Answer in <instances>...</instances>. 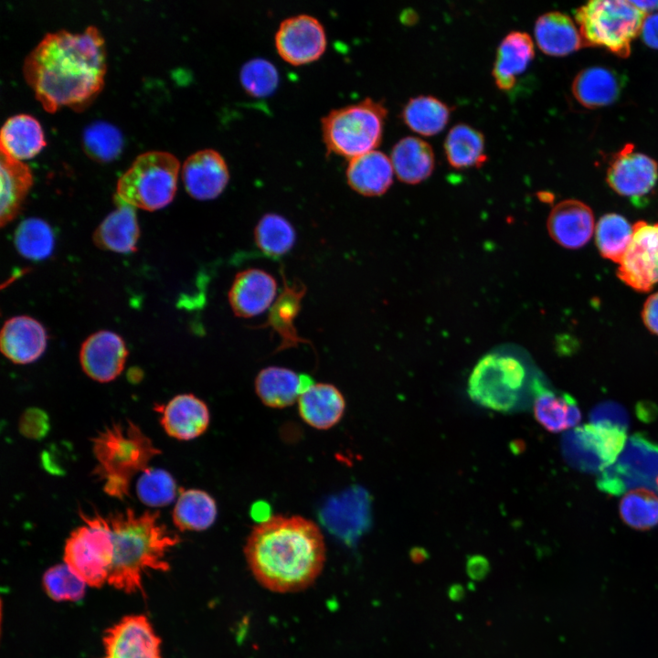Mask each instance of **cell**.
<instances>
[{"label":"cell","mask_w":658,"mask_h":658,"mask_svg":"<svg viewBox=\"0 0 658 658\" xmlns=\"http://www.w3.org/2000/svg\"><path fill=\"white\" fill-rule=\"evenodd\" d=\"M105 51L104 39L94 26L80 33L49 32L26 57L23 74L47 111L61 106L81 110L102 88Z\"/></svg>","instance_id":"6da1fadb"},{"label":"cell","mask_w":658,"mask_h":658,"mask_svg":"<svg viewBox=\"0 0 658 658\" xmlns=\"http://www.w3.org/2000/svg\"><path fill=\"white\" fill-rule=\"evenodd\" d=\"M244 555L256 580L272 592H297L321 574L326 557L318 525L300 515H274L249 533Z\"/></svg>","instance_id":"7a4b0ae2"},{"label":"cell","mask_w":658,"mask_h":658,"mask_svg":"<svg viewBox=\"0 0 658 658\" xmlns=\"http://www.w3.org/2000/svg\"><path fill=\"white\" fill-rule=\"evenodd\" d=\"M105 517L113 542L108 583L125 593H143V574L149 570H169L166 553L179 543V536L160 521L157 511L138 515L127 508Z\"/></svg>","instance_id":"3957f363"},{"label":"cell","mask_w":658,"mask_h":658,"mask_svg":"<svg viewBox=\"0 0 658 658\" xmlns=\"http://www.w3.org/2000/svg\"><path fill=\"white\" fill-rule=\"evenodd\" d=\"M96 460L93 473L102 482L110 496L129 495L132 478L147 469L149 462L161 451L133 421H118L105 427L92 439Z\"/></svg>","instance_id":"277c9868"},{"label":"cell","mask_w":658,"mask_h":658,"mask_svg":"<svg viewBox=\"0 0 658 658\" xmlns=\"http://www.w3.org/2000/svg\"><path fill=\"white\" fill-rule=\"evenodd\" d=\"M387 114L384 103L371 98L330 111L321 120L327 153L351 160L375 150L381 143Z\"/></svg>","instance_id":"5b68a950"},{"label":"cell","mask_w":658,"mask_h":658,"mask_svg":"<svg viewBox=\"0 0 658 658\" xmlns=\"http://www.w3.org/2000/svg\"><path fill=\"white\" fill-rule=\"evenodd\" d=\"M645 16L625 0L589 1L575 12L584 46L604 48L621 58L629 57Z\"/></svg>","instance_id":"8992f818"},{"label":"cell","mask_w":658,"mask_h":658,"mask_svg":"<svg viewBox=\"0 0 658 658\" xmlns=\"http://www.w3.org/2000/svg\"><path fill=\"white\" fill-rule=\"evenodd\" d=\"M179 166L178 159L171 153L144 152L119 177L115 197L133 207L160 209L174 198Z\"/></svg>","instance_id":"52a82bcc"},{"label":"cell","mask_w":658,"mask_h":658,"mask_svg":"<svg viewBox=\"0 0 658 658\" xmlns=\"http://www.w3.org/2000/svg\"><path fill=\"white\" fill-rule=\"evenodd\" d=\"M526 370L516 357L503 353L483 356L468 379V394L475 403L495 411L519 408Z\"/></svg>","instance_id":"ba28073f"},{"label":"cell","mask_w":658,"mask_h":658,"mask_svg":"<svg viewBox=\"0 0 658 658\" xmlns=\"http://www.w3.org/2000/svg\"><path fill=\"white\" fill-rule=\"evenodd\" d=\"M80 516L85 524L67 538L64 563L86 585L101 588L108 582L113 559L111 531L106 517L97 513Z\"/></svg>","instance_id":"9c48e42d"},{"label":"cell","mask_w":658,"mask_h":658,"mask_svg":"<svg viewBox=\"0 0 658 658\" xmlns=\"http://www.w3.org/2000/svg\"><path fill=\"white\" fill-rule=\"evenodd\" d=\"M658 477V441L643 433L633 434L616 462L600 472L598 487L611 495L626 490L654 487Z\"/></svg>","instance_id":"30bf717a"},{"label":"cell","mask_w":658,"mask_h":658,"mask_svg":"<svg viewBox=\"0 0 658 658\" xmlns=\"http://www.w3.org/2000/svg\"><path fill=\"white\" fill-rule=\"evenodd\" d=\"M626 440L625 430L589 423L567 432L561 448L564 458L571 466L596 472L616 462Z\"/></svg>","instance_id":"8fae6325"},{"label":"cell","mask_w":658,"mask_h":658,"mask_svg":"<svg viewBox=\"0 0 658 658\" xmlns=\"http://www.w3.org/2000/svg\"><path fill=\"white\" fill-rule=\"evenodd\" d=\"M626 285L640 292L658 283V223L639 220L616 272Z\"/></svg>","instance_id":"7c38bea8"},{"label":"cell","mask_w":658,"mask_h":658,"mask_svg":"<svg viewBox=\"0 0 658 658\" xmlns=\"http://www.w3.org/2000/svg\"><path fill=\"white\" fill-rule=\"evenodd\" d=\"M606 179L617 194L629 198L635 206H642L656 185L658 164L627 143L610 161Z\"/></svg>","instance_id":"4fadbf2b"},{"label":"cell","mask_w":658,"mask_h":658,"mask_svg":"<svg viewBox=\"0 0 658 658\" xmlns=\"http://www.w3.org/2000/svg\"><path fill=\"white\" fill-rule=\"evenodd\" d=\"M326 45L324 26L316 17L306 14L287 17L275 34L277 52L282 59L296 66L318 59Z\"/></svg>","instance_id":"5bb4252c"},{"label":"cell","mask_w":658,"mask_h":658,"mask_svg":"<svg viewBox=\"0 0 658 658\" xmlns=\"http://www.w3.org/2000/svg\"><path fill=\"white\" fill-rule=\"evenodd\" d=\"M103 658H163L161 639L145 615H127L103 634Z\"/></svg>","instance_id":"9a60e30c"},{"label":"cell","mask_w":658,"mask_h":658,"mask_svg":"<svg viewBox=\"0 0 658 658\" xmlns=\"http://www.w3.org/2000/svg\"><path fill=\"white\" fill-rule=\"evenodd\" d=\"M127 356L123 339L113 332L104 330L92 334L83 342L80 361L89 377L106 383L122 373Z\"/></svg>","instance_id":"2e32d148"},{"label":"cell","mask_w":658,"mask_h":658,"mask_svg":"<svg viewBox=\"0 0 658 658\" xmlns=\"http://www.w3.org/2000/svg\"><path fill=\"white\" fill-rule=\"evenodd\" d=\"M182 180L187 193L198 200L218 196L229 180L224 157L214 149H202L190 154L182 167Z\"/></svg>","instance_id":"e0dca14e"},{"label":"cell","mask_w":658,"mask_h":658,"mask_svg":"<svg viewBox=\"0 0 658 658\" xmlns=\"http://www.w3.org/2000/svg\"><path fill=\"white\" fill-rule=\"evenodd\" d=\"M277 294V281L260 269L239 272L228 291V302L236 316L250 318L271 307Z\"/></svg>","instance_id":"ac0fdd59"},{"label":"cell","mask_w":658,"mask_h":658,"mask_svg":"<svg viewBox=\"0 0 658 658\" xmlns=\"http://www.w3.org/2000/svg\"><path fill=\"white\" fill-rule=\"evenodd\" d=\"M549 236L566 249H579L587 244L594 231L591 208L577 199L557 203L547 218Z\"/></svg>","instance_id":"d6986e66"},{"label":"cell","mask_w":658,"mask_h":658,"mask_svg":"<svg viewBox=\"0 0 658 658\" xmlns=\"http://www.w3.org/2000/svg\"><path fill=\"white\" fill-rule=\"evenodd\" d=\"M155 410L161 413L164 431L179 440L199 437L207 430L210 421L207 404L193 394L177 395Z\"/></svg>","instance_id":"ffe728a7"},{"label":"cell","mask_w":658,"mask_h":658,"mask_svg":"<svg viewBox=\"0 0 658 658\" xmlns=\"http://www.w3.org/2000/svg\"><path fill=\"white\" fill-rule=\"evenodd\" d=\"M47 346V333L36 319L15 316L3 325L0 335L2 354L10 361L26 365L38 359Z\"/></svg>","instance_id":"44dd1931"},{"label":"cell","mask_w":658,"mask_h":658,"mask_svg":"<svg viewBox=\"0 0 658 658\" xmlns=\"http://www.w3.org/2000/svg\"><path fill=\"white\" fill-rule=\"evenodd\" d=\"M530 387L534 397L535 418L546 430L560 432L579 423L581 412L570 395L554 392L538 378L533 379Z\"/></svg>","instance_id":"7402d4cb"},{"label":"cell","mask_w":658,"mask_h":658,"mask_svg":"<svg viewBox=\"0 0 658 658\" xmlns=\"http://www.w3.org/2000/svg\"><path fill=\"white\" fill-rule=\"evenodd\" d=\"M313 384L308 375H298L285 367L268 366L257 375L255 390L264 405L282 409L292 405Z\"/></svg>","instance_id":"603a6c76"},{"label":"cell","mask_w":658,"mask_h":658,"mask_svg":"<svg viewBox=\"0 0 658 658\" xmlns=\"http://www.w3.org/2000/svg\"><path fill=\"white\" fill-rule=\"evenodd\" d=\"M394 168L387 154L373 150L352 158L346 168V180L350 187L366 196H380L393 182Z\"/></svg>","instance_id":"cb8c5ba5"},{"label":"cell","mask_w":658,"mask_h":658,"mask_svg":"<svg viewBox=\"0 0 658 658\" xmlns=\"http://www.w3.org/2000/svg\"><path fill=\"white\" fill-rule=\"evenodd\" d=\"M298 409L305 423L317 430H328L342 419L345 401L334 385L316 383L300 395Z\"/></svg>","instance_id":"d4e9b609"},{"label":"cell","mask_w":658,"mask_h":658,"mask_svg":"<svg viewBox=\"0 0 658 658\" xmlns=\"http://www.w3.org/2000/svg\"><path fill=\"white\" fill-rule=\"evenodd\" d=\"M534 56V42L527 33L514 30L505 35L498 45L492 70L497 87L511 90Z\"/></svg>","instance_id":"484cf974"},{"label":"cell","mask_w":658,"mask_h":658,"mask_svg":"<svg viewBox=\"0 0 658 658\" xmlns=\"http://www.w3.org/2000/svg\"><path fill=\"white\" fill-rule=\"evenodd\" d=\"M116 199L118 207L110 213L96 228L93 240L97 247L117 252L136 250L140 228L135 207Z\"/></svg>","instance_id":"4316f807"},{"label":"cell","mask_w":658,"mask_h":658,"mask_svg":"<svg viewBox=\"0 0 658 658\" xmlns=\"http://www.w3.org/2000/svg\"><path fill=\"white\" fill-rule=\"evenodd\" d=\"M534 32L538 48L550 56H566L584 47L573 20L558 11H550L538 16Z\"/></svg>","instance_id":"83f0119b"},{"label":"cell","mask_w":658,"mask_h":658,"mask_svg":"<svg viewBox=\"0 0 658 658\" xmlns=\"http://www.w3.org/2000/svg\"><path fill=\"white\" fill-rule=\"evenodd\" d=\"M622 87L621 76L604 67H589L579 71L571 85L572 94L579 104L596 109L614 102Z\"/></svg>","instance_id":"f1b7e54d"},{"label":"cell","mask_w":658,"mask_h":658,"mask_svg":"<svg viewBox=\"0 0 658 658\" xmlns=\"http://www.w3.org/2000/svg\"><path fill=\"white\" fill-rule=\"evenodd\" d=\"M390 160L397 177L407 184H418L428 178L435 165L430 144L416 136L398 140L391 150Z\"/></svg>","instance_id":"f546056e"},{"label":"cell","mask_w":658,"mask_h":658,"mask_svg":"<svg viewBox=\"0 0 658 658\" xmlns=\"http://www.w3.org/2000/svg\"><path fill=\"white\" fill-rule=\"evenodd\" d=\"M0 178V222L4 227L18 214L33 184V175L27 164L1 153Z\"/></svg>","instance_id":"4dcf8cb0"},{"label":"cell","mask_w":658,"mask_h":658,"mask_svg":"<svg viewBox=\"0 0 658 658\" xmlns=\"http://www.w3.org/2000/svg\"><path fill=\"white\" fill-rule=\"evenodd\" d=\"M45 145L42 128L30 114L10 116L0 132L1 153L13 158L27 159L37 154Z\"/></svg>","instance_id":"1f68e13d"},{"label":"cell","mask_w":658,"mask_h":658,"mask_svg":"<svg viewBox=\"0 0 658 658\" xmlns=\"http://www.w3.org/2000/svg\"><path fill=\"white\" fill-rule=\"evenodd\" d=\"M283 291L271 307L267 324L281 337L278 350L307 343L300 337L294 326V321L300 312L301 302L305 293V286L298 281L289 285L283 278Z\"/></svg>","instance_id":"d6a6232c"},{"label":"cell","mask_w":658,"mask_h":658,"mask_svg":"<svg viewBox=\"0 0 658 658\" xmlns=\"http://www.w3.org/2000/svg\"><path fill=\"white\" fill-rule=\"evenodd\" d=\"M218 514L214 498L205 491H182L174 508L173 523L180 531H203L216 521Z\"/></svg>","instance_id":"836d02e7"},{"label":"cell","mask_w":658,"mask_h":658,"mask_svg":"<svg viewBox=\"0 0 658 658\" xmlns=\"http://www.w3.org/2000/svg\"><path fill=\"white\" fill-rule=\"evenodd\" d=\"M444 151L454 168L479 167L487 161L483 134L467 123H457L449 130Z\"/></svg>","instance_id":"e575fe53"},{"label":"cell","mask_w":658,"mask_h":658,"mask_svg":"<svg viewBox=\"0 0 658 658\" xmlns=\"http://www.w3.org/2000/svg\"><path fill=\"white\" fill-rule=\"evenodd\" d=\"M451 108L431 95L410 98L401 112L403 122L414 132L422 135H433L448 123Z\"/></svg>","instance_id":"d590c367"},{"label":"cell","mask_w":658,"mask_h":658,"mask_svg":"<svg viewBox=\"0 0 658 658\" xmlns=\"http://www.w3.org/2000/svg\"><path fill=\"white\" fill-rule=\"evenodd\" d=\"M255 243L260 251L271 259H279L293 247L296 233L292 225L282 216L275 213L265 214L258 222Z\"/></svg>","instance_id":"8d00e7d4"},{"label":"cell","mask_w":658,"mask_h":658,"mask_svg":"<svg viewBox=\"0 0 658 658\" xmlns=\"http://www.w3.org/2000/svg\"><path fill=\"white\" fill-rule=\"evenodd\" d=\"M632 237V226L616 213L603 215L596 225L595 240L600 255L620 263Z\"/></svg>","instance_id":"74e56055"},{"label":"cell","mask_w":658,"mask_h":658,"mask_svg":"<svg viewBox=\"0 0 658 658\" xmlns=\"http://www.w3.org/2000/svg\"><path fill=\"white\" fill-rule=\"evenodd\" d=\"M14 242L16 249L23 257L42 260L51 255L55 239L50 226L46 221L30 218L18 225Z\"/></svg>","instance_id":"f35d334b"},{"label":"cell","mask_w":658,"mask_h":658,"mask_svg":"<svg viewBox=\"0 0 658 658\" xmlns=\"http://www.w3.org/2000/svg\"><path fill=\"white\" fill-rule=\"evenodd\" d=\"M622 521L637 530H647L658 525V496L647 488L628 492L620 503Z\"/></svg>","instance_id":"ab89813d"},{"label":"cell","mask_w":658,"mask_h":658,"mask_svg":"<svg viewBox=\"0 0 658 658\" xmlns=\"http://www.w3.org/2000/svg\"><path fill=\"white\" fill-rule=\"evenodd\" d=\"M82 143L85 152L92 159L107 162L120 154L123 139L116 126L104 121H96L83 130Z\"/></svg>","instance_id":"60d3db41"},{"label":"cell","mask_w":658,"mask_h":658,"mask_svg":"<svg viewBox=\"0 0 658 658\" xmlns=\"http://www.w3.org/2000/svg\"><path fill=\"white\" fill-rule=\"evenodd\" d=\"M176 493L175 479L163 469H145L136 483L138 498L151 507H162L171 504Z\"/></svg>","instance_id":"b9f144b4"},{"label":"cell","mask_w":658,"mask_h":658,"mask_svg":"<svg viewBox=\"0 0 658 658\" xmlns=\"http://www.w3.org/2000/svg\"><path fill=\"white\" fill-rule=\"evenodd\" d=\"M43 586L53 600L78 601L83 598L87 585L64 563L55 565L44 573Z\"/></svg>","instance_id":"7bdbcfd3"},{"label":"cell","mask_w":658,"mask_h":658,"mask_svg":"<svg viewBox=\"0 0 658 658\" xmlns=\"http://www.w3.org/2000/svg\"><path fill=\"white\" fill-rule=\"evenodd\" d=\"M239 77L244 90L254 97L271 94L279 82L276 67L262 58H254L243 64Z\"/></svg>","instance_id":"ee69618b"},{"label":"cell","mask_w":658,"mask_h":658,"mask_svg":"<svg viewBox=\"0 0 658 658\" xmlns=\"http://www.w3.org/2000/svg\"><path fill=\"white\" fill-rule=\"evenodd\" d=\"M590 423L627 430L629 418L625 409L614 402H604L595 407L589 415Z\"/></svg>","instance_id":"f6af8a7d"},{"label":"cell","mask_w":658,"mask_h":658,"mask_svg":"<svg viewBox=\"0 0 658 658\" xmlns=\"http://www.w3.org/2000/svg\"><path fill=\"white\" fill-rule=\"evenodd\" d=\"M47 414L39 409H28L21 416L20 432L29 439H41L48 431Z\"/></svg>","instance_id":"bcb514c9"},{"label":"cell","mask_w":658,"mask_h":658,"mask_svg":"<svg viewBox=\"0 0 658 658\" xmlns=\"http://www.w3.org/2000/svg\"><path fill=\"white\" fill-rule=\"evenodd\" d=\"M642 318L646 328L658 335V292L651 294L645 301Z\"/></svg>","instance_id":"7dc6e473"},{"label":"cell","mask_w":658,"mask_h":658,"mask_svg":"<svg viewBox=\"0 0 658 658\" xmlns=\"http://www.w3.org/2000/svg\"><path fill=\"white\" fill-rule=\"evenodd\" d=\"M641 34L648 47L658 49V14L645 16Z\"/></svg>","instance_id":"c3c4849f"},{"label":"cell","mask_w":658,"mask_h":658,"mask_svg":"<svg viewBox=\"0 0 658 658\" xmlns=\"http://www.w3.org/2000/svg\"><path fill=\"white\" fill-rule=\"evenodd\" d=\"M467 573L475 580L483 579L490 570L488 560L483 556H472L467 560Z\"/></svg>","instance_id":"681fc988"},{"label":"cell","mask_w":658,"mask_h":658,"mask_svg":"<svg viewBox=\"0 0 658 658\" xmlns=\"http://www.w3.org/2000/svg\"><path fill=\"white\" fill-rule=\"evenodd\" d=\"M638 9L645 15L649 12L658 10V0L631 1Z\"/></svg>","instance_id":"f907efd6"},{"label":"cell","mask_w":658,"mask_h":658,"mask_svg":"<svg viewBox=\"0 0 658 658\" xmlns=\"http://www.w3.org/2000/svg\"><path fill=\"white\" fill-rule=\"evenodd\" d=\"M656 485H657V488H658V477L656 478Z\"/></svg>","instance_id":"816d5d0a"}]
</instances>
